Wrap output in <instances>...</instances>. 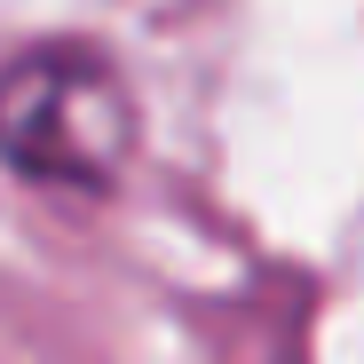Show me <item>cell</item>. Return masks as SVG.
Masks as SVG:
<instances>
[{"mask_svg":"<svg viewBox=\"0 0 364 364\" xmlns=\"http://www.w3.org/2000/svg\"><path fill=\"white\" fill-rule=\"evenodd\" d=\"M135 151V95L95 48L48 40L0 64V159L32 182L111 191Z\"/></svg>","mask_w":364,"mask_h":364,"instance_id":"obj_1","label":"cell"}]
</instances>
